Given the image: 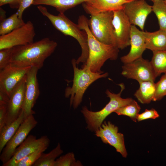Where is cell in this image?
Returning a JSON list of instances; mask_svg holds the SVG:
<instances>
[{"mask_svg": "<svg viewBox=\"0 0 166 166\" xmlns=\"http://www.w3.org/2000/svg\"><path fill=\"white\" fill-rule=\"evenodd\" d=\"M57 43L48 38L12 48L10 63L20 66L34 67L40 69L45 60L53 52Z\"/></svg>", "mask_w": 166, "mask_h": 166, "instance_id": "6da1fadb", "label": "cell"}, {"mask_svg": "<svg viewBox=\"0 0 166 166\" xmlns=\"http://www.w3.org/2000/svg\"><path fill=\"white\" fill-rule=\"evenodd\" d=\"M88 20L84 15L80 16L78 20L79 27L85 30L88 36L89 55L83 65L89 68L93 72L103 73L101 70L102 67L108 60L117 59L119 49L114 45L105 44L98 40L89 29Z\"/></svg>", "mask_w": 166, "mask_h": 166, "instance_id": "7a4b0ae2", "label": "cell"}, {"mask_svg": "<svg viewBox=\"0 0 166 166\" xmlns=\"http://www.w3.org/2000/svg\"><path fill=\"white\" fill-rule=\"evenodd\" d=\"M37 8L44 16L46 17L53 26L65 35L71 36L78 42L81 49L80 56L76 60L77 65L80 63H85L89 55L88 36L86 32L81 30L78 24L74 23L64 14L59 13L55 15L50 13L47 8L42 5H38Z\"/></svg>", "mask_w": 166, "mask_h": 166, "instance_id": "3957f363", "label": "cell"}, {"mask_svg": "<svg viewBox=\"0 0 166 166\" xmlns=\"http://www.w3.org/2000/svg\"><path fill=\"white\" fill-rule=\"evenodd\" d=\"M71 62L74 72L73 84L72 87L66 88L65 96L66 98L70 97V106L76 109L81 102L84 94L89 86L97 80L106 77L108 73H94L84 65L79 69L76 66L75 59H72Z\"/></svg>", "mask_w": 166, "mask_h": 166, "instance_id": "277c9868", "label": "cell"}, {"mask_svg": "<svg viewBox=\"0 0 166 166\" xmlns=\"http://www.w3.org/2000/svg\"><path fill=\"white\" fill-rule=\"evenodd\" d=\"M120 91L117 94L112 93L108 89L105 92L110 99L109 102L101 110L96 112L89 110L83 107L81 111L87 124V128L90 131L95 132L101 126L104 120L109 115L119 108L132 103L134 100L131 98H122L121 95L125 89L123 83L119 84Z\"/></svg>", "mask_w": 166, "mask_h": 166, "instance_id": "5b68a950", "label": "cell"}, {"mask_svg": "<svg viewBox=\"0 0 166 166\" xmlns=\"http://www.w3.org/2000/svg\"><path fill=\"white\" fill-rule=\"evenodd\" d=\"M91 16L88 20L89 27L96 38L103 43L117 46L112 22L113 11L104 12Z\"/></svg>", "mask_w": 166, "mask_h": 166, "instance_id": "8992f818", "label": "cell"}, {"mask_svg": "<svg viewBox=\"0 0 166 166\" xmlns=\"http://www.w3.org/2000/svg\"><path fill=\"white\" fill-rule=\"evenodd\" d=\"M37 124L38 122L33 114L29 115L25 119L1 152L0 160L2 164L10 160L16 148L25 140L30 132Z\"/></svg>", "mask_w": 166, "mask_h": 166, "instance_id": "52a82bcc", "label": "cell"}, {"mask_svg": "<svg viewBox=\"0 0 166 166\" xmlns=\"http://www.w3.org/2000/svg\"><path fill=\"white\" fill-rule=\"evenodd\" d=\"M50 141L49 138L46 135L38 139L33 135L28 136L16 148L10 160L2 166H15L22 158L31 153L38 150L44 152L49 147Z\"/></svg>", "mask_w": 166, "mask_h": 166, "instance_id": "ba28073f", "label": "cell"}, {"mask_svg": "<svg viewBox=\"0 0 166 166\" xmlns=\"http://www.w3.org/2000/svg\"><path fill=\"white\" fill-rule=\"evenodd\" d=\"M36 34L33 24L27 21L21 27L0 36V50L33 42Z\"/></svg>", "mask_w": 166, "mask_h": 166, "instance_id": "9c48e42d", "label": "cell"}, {"mask_svg": "<svg viewBox=\"0 0 166 166\" xmlns=\"http://www.w3.org/2000/svg\"><path fill=\"white\" fill-rule=\"evenodd\" d=\"M121 74L125 77L139 82L154 81L157 76L150 61L141 57L131 62L124 64Z\"/></svg>", "mask_w": 166, "mask_h": 166, "instance_id": "30bf717a", "label": "cell"}, {"mask_svg": "<svg viewBox=\"0 0 166 166\" xmlns=\"http://www.w3.org/2000/svg\"><path fill=\"white\" fill-rule=\"evenodd\" d=\"M95 135L100 137L102 142L114 148L117 152L124 158L128 155L125 148L124 136L118 132V128L110 121H104L95 132Z\"/></svg>", "mask_w": 166, "mask_h": 166, "instance_id": "8fae6325", "label": "cell"}, {"mask_svg": "<svg viewBox=\"0 0 166 166\" xmlns=\"http://www.w3.org/2000/svg\"><path fill=\"white\" fill-rule=\"evenodd\" d=\"M31 67L20 66L10 63L0 70V91L10 97L15 88Z\"/></svg>", "mask_w": 166, "mask_h": 166, "instance_id": "7c38bea8", "label": "cell"}, {"mask_svg": "<svg viewBox=\"0 0 166 166\" xmlns=\"http://www.w3.org/2000/svg\"><path fill=\"white\" fill-rule=\"evenodd\" d=\"M123 10L131 24L142 31L147 17L152 11V6L145 0H131L124 5Z\"/></svg>", "mask_w": 166, "mask_h": 166, "instance_id": "4fadbf2b", "label": "cell"}, {"mask_svg": "<svg viewBox=\"0 0 166 166\" xmlns=\"http://www.w3.org/2000/svg\"><path fill=\"white\" fill-rule=\"evenodd\" d=\"M113 12L112 22L117 46L123 49L130 45L132 25L123 9Z\"/></svg>", "mask_w": 166, "mask_h": 166, "instance_id": "5bb4252c", "label": "cell"}, {"mask_svg": "<svg viewBox=\"0 0 166 166\" xmlns=\"http://www.w3.org/2000/svg\"><path fill=\"white\" fill-rule=\"evenodd\" d=\"M38 70L36 67H32L26 74L25 100L22 110L26 118L35 113L32 109L40 93L37 78Z\"/></svg>", "mask_w": 166, "mask_h": 166, "instance_id": "9a60e30c", "label": "cell"}, {"mask_svg": "<svg viewBox=\"0 0 166 166\" xmlns=\"http://www.w3.org/2000/svg\"><path fill=\"white\" fill-rule=\"evenodd\" d=\"M26 75L17 85L10 95L7 105L8 117L6 124L16 120L22 112L25 100Z\"/></svg>", "mask_w": 166, "mask_h": 166, "instance_id": "2e32d148", "label": "cell"}, {"mask_svg": "<svg viewBox=\"0 0 166 166\" xmlns=\"http://www.w3.org/2000/svg\"><path fill=\"white\" fill-rule=\"evenodd\" d=\"M145 32L140 30L136 26L131 25L130 35L129 52L121 58V61L125 64L131 62L141 57L146 49Z\"/></svg>", "mask_w": 166, "mask_h": 166, "instance_id": "e0dca14e", "label": "cell"}, {"mask_svg": "<svg viewBox=\"0 0 166 166\" xmlns=\"http://www.w3.org/2000/svg\"><path fill=\"white\" fill-rule=\"evenodd\" d=\"M131 0H89L83 3V7L91 15L123 9L124 6Z\"/></svg>", "mask_w": 166, "mask_h": 166, "instance_id": "ac0fdd59", "label": "cell"}, {"mask_svg": "<svg viewBox=\"0 0 166 166\" xmlns=\"http://www.w3.org/2000/svg\"><path fill=\"white\" fill-rule=\"evenodd\" d=\"M146 49L152 52L166 50V31L160 29L151 32H145Z\"/></svg>", "mask_w": 166, "mask_h": 166, "instance_id": "d6986e66", "label": "cell"}, {"mask_svg": "<svg viewBox=\"0 0 166 166\" xmlns=\"http://www.w3.org/2000/svg\"><path fill=\"white\" fill-rule=\"evenodd\" d=\"M89 0H34L32 5H45L55 8L59 13L64 14L67 10Z\"/></svg>", "mask_w": 166, "mask_h": 166, "instance_id": "ffe728a7", "label": "cell"}, {"mask_svg": "<svg viewBox=\"0 0 166 166\" xmlns=\"http://www.w3.org/2000/svg\"><path fill=\"white\" fill-rule=\"evenodd\" d=\"M26 118L22 110L18 117L9 124H6L0 131V153L7 142L15 134Z\"/></svg>", "mask_w": 166, "mask_h": 166, "instance_id": "44dd1931", "label": "cell"}, {"mask_svg": "<svg viewBox=\"0 0 166 166\" xmlns=\"http://www.w3.org/2000/svg\"><path fill=\"white\" fill-rule=\"evenodd\" d=\"M140 87L134 95L142 104H148L153 101L155 93V83L153 81L140 82Z\"/></svg>", "mask_w": 166, "mask_h": 166, "instance_id": "7402d4cb", "label": "cell"}, {"mask_svg": "<svg viewBox=\"0 0 166 166\" xmlns=\"http://www.w3.org/2000/svg\"><path fill=\"white\" fill-rule=\"evenodd\" d=\"M25 23L20 18L17 12L0 22V35H5L24 25Z\"/></svg>", "mask_w": 166, "mask_h": 166, "instance_id": "603a6c76", "label": "cell"}, {"mask_svg": "<svg viewBox=\"0 0 166 166\" xmlns=\"http://www.w3.org/2000/svg\"><path fill=\"white\" fill-rule=\"evenodd\" d=\"M63 152L60 144L48 153L43 152L33 166H54L56 159Z\"/></svg>", "mask_w": 166, "mask_h": 166, "instance_id": "cb8c5ba5", "label": "cell"}, {"mask_svg": "<svg viewBox=\"0 0 166 166\" xmlns=\"http://www.w3.org/2000/svg\"><path fill=\"white\" fill-rule=\"evenodd\" d=\"M150 61L157 77L166 73V50L153 52Z\"/></svg>", "mask_w": 166, "mask_h": 166, "instance_id": "d4e9b609", "label": "cell"}, {"mask_svg": "<svg viewBox=\"0 0 166 166\" xmlns=\"http://www.w3.org/2000/svg\"><path fill=\"white\" fill-rule=\"evenodd\" d=\"M153 2L152 11L158 19L160 29L166 31V2L164 0H158Z\"/></svg>", "mask_w": 166, "mask_h": 166, "instance_id": "484cf974", "label": "cell"}, {"mask_svg": "<svg viewBox=\"0 0 166 166\" xmlns=\"http://www.w3.org/2000/svg\"><path fill=\"white\" fill-rule=\"evenodd\" d=\"M141 108L134 100L131 103L121 107L114 113L118 115L128 116L135 122H136L137 117Z\"/></svg>", "mask_w": 166, "mask_h": 166, "instance_id": "4316f807", "label": "cell"}, {"mask_svg": "<svg viewBox=\"0 0 166 166\" xmlns=\"http://www.w3.org/2000/svg\"><path fill=\"white\" fill-rule=\"evenodd\" d=\"M82 164L79 160L76 161L73 152H68L57 159L54 166H81Z\"/></svg>", "mask_w": 166, "mask_h": 166, "instance_id": "83f0119b", "label": "cell"}, {"mask_svg": "<svg viewBox=\"0 0 166 166\" xmlns=\"http://www.w3.org/2000/svg\"><path fill=\"white\" fill-rule=\"evenodd\" d=\"M155 89L153 101L160 100L166 96V73L155 83Z\"/></svg>", "mask_w": 166, "mask_h": 166, "instance_id": "f1b7e54d", "label": "cell"}, {"mask_svg": "<svg viewBox=\"0 0 166 166\" xmlns=\"http://www.w3.org/2000/svg\"><path fill=\"white\" fill-rule=\"evenodd\" d=\"M43 152L42 151L38 150L31 153L22 158L15 166H33Z\"/></svg>", "mask_w": 166, "mask_h": 166, "instance_id": "f546056e", "label": "cell"}, {"mask_svg": "<svg viewBox=\"0 0 166 166\" xmlns=\"http://www.w3.org/2000/svg\"><path fill=\"white\" fill-rule=\"evenodd\" d=\"M12 49V48L0 50V70L10 63Z\"/></svg>", "mask_w": 166, "mask_h": 166, "instance_id": "4dcf8cb0", "label": "cell"}, {"mask_svg": "<svg viewBox=\"0 0 166 166\" xmlns=\"http://www.w3.org/2000/svg\"><path fill=\"white\" fill-rule=\"evenodd\" d=\"M160 116L158 112L154 109H145L143 113L139 114L137 117V121H140L146 119H155Z\"/></svg>", "mask_w": 166, "mask_h": 166, "instance_id": "1f68e13d", "label": "cell"}, {"mask_svg": "<svg viewBox=\"0 0 166 166\" xmlns=\"http://www.w3.org/2000/svg\"><path fill=\"white\" fill-rule=\"evenodd\" d=\"M8 117L7 105H0V131L6 124Z\"/></svg>", "mask_w": 166, "mask_h": 166, "instance_id": "d6a6232c", "label": "cell"}, {"mask_svg": "<svg viewBox=\"0 0 166 166\" xmlns=\"http://www.w3.org/2000/svg\"><path fill=\"white\" fill-rule=\"evenodd\" d=\"M34 0H20L19 6L17 12L18 17L22 18L23 13L25 9L32 4Z\"/></svg>", "mask_w": 166, "mask_h": 166, "instance_id": "836d02e7", "label": "cell"}, {"mask_svg": "<svg viewBox=\"0 0 166 166\" xmlns=\"http://www.w3.org/2000/svg\"><path fill=\"white\" fill-rule=\"evenodd\" d=\"M20 0H0V6L9 4L12 9H18Z\"/></svg>", "mask_w": 166, "mask_h": 166, "instance_id": "e575fe53", "label": "cell"}, {"mask_svg": "<svg viewBox=\"0 0 166 166\" xmlns=\"http://www.w3.org/2000/svg\"><path fill=\"white\" fill-rule=\"evenodd\" d=\"M9 99L10 97L7 94L0 91V105H7Z\"/></svg>", "mask_w": 166, "mask_h": 166, "instance_id": "d590c367", "label": "cell"}, {"mask_svg": "<svg viewBox=\"0 0 166 166\" xmlns=\"http://www.w3.org/2000/svg\"><path fill=\"white\" fill-rule=\"evenodd\" d=\"M0 22L3 20L5 19L6 15V11L3 10L2 8L0 7Z\"/></svg>", "mask_w": 166, "mask_h": 166, "instance_id": "8d00e7d4", "label": "cell"}, {"mask_svg": "<svg viewBox=\"0 0 166 166\" xmlns=\"http://www.w3.org/2000/svg\"><path fill=\"white\" fill-rule=\"evenodd\" d=\"M146 1V0H148V1H152V2L155 1H157V0H145Z\"/></svg>", "mask_w": 166, "mask_h": 166, "instance_id": "74e56055", "label": "cell"}, {"mask_svg": "<svg viewBox=\"0 0 166 166\" xmlns=\"http://www.w3.org/2000/svg\"><path fill=\"white\" fill-rule=\"evenodd\" d=\"M166 2V0H164Z\"/></svg>", "mask_w": 166, "mask_h": 166, "instance_id": "f35d334b", "label": "cell"}]
</instances>
